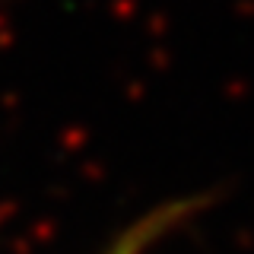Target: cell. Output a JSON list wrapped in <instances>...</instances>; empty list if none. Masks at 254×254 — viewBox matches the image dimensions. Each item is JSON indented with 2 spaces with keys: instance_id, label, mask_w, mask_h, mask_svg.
<instances>
[{
  "instance_id": "obj_1",
  "label": "cell",
  "mask_w": 254,
  "mask_h": 254,
  "mask_svg": "<svg viewBox=\"0 0 254 254\" xmlns=\"http://www.w3.org/2000/svg\"><path fill=\"white\" fill-rule=\"evenodd\" d=\"M185 213H188V203H165V206H159V210H153L149 216H143L140 222L127 226L124 232L111 242V248L105 254H143L159 235L165 232V229H172L175 222L185 216Z\"/></svg>"
}]
</instances>
